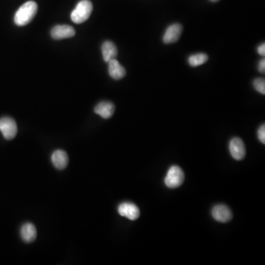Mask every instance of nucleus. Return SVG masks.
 Segmentation results:
<instances>
[{
	"mask_svg": "<svg viewBox=\"0 0 265 265\" xmlns=\"http://www.w3.org/2000/svg\"><path fill=\"white\" fill-rule=\"evenodd\" d=\"M38 4L34 1H28L22 4L16 11L14 22L18 26H25L29 24L36 14Z\"/></svg>",
	"mask_w": 265,
	"mask_h": 265,
	"instance_id": "obj_1",
	"label": "nucleus"
},
{
	"mask_svg": "<svg viewBox=\"0 0 265 265\" xmlns=\"http://www.w3.org/2000/svg\"><path fill=\"white\" fill-rule=\"evenodd\" d=\"M93 4L89 0H81L77 3L71 13V19L74 23L81 24L86 22L92 14Z\"/></svg>",
	"mask_w": 265,
	"mask_h": 265,
	"instance_id": "obj_2",
	"label": "nucleus"
},
{
	"mask_svg": "<svg viewBox=\"0 0 265 265\" xmlns=\"http://www.w3.org/2000/svg\"><path fill=\"white\" fill-rule=\"evenodd\" d=\"M184 181V173L178 166L169 168L165 177V183L168 188L175 189L181 187Z\"/></svg>",
	"mask_w": 265,
	"mask_h": 265,
	"instance_id": "obj_3",
	"label": "nucleus"
},
{
	"mask_svg": "<svg viewBox=\"0 0 265 265\" xmlns=\"http://www.w3.org/2000/svg\"><path fill=\"white\" fill-rule=\"evenodd\" d=\"M0 132L5 139H13L18 132L17 125L15 120L8 117L0 119Z\"/></svg>",
	"mask_w": 265,
	"mask_h": 265,
	"instance_id": "obj_4",
	"label": "nucleus"
},
{
	"mask_svg": "<svg viewBox=\"0 0 265 265\" xmlns=\"http://www.w3.org/2000/svg\"><path fill=\"white\" fill-rule=\"evenodd\" d=\"M229 151L235 160H242L246 154V150H245V146L243 141L238 137L232 138L229 143Z\"/></svg>",
	"mask_w": 265,
	"mask_h": 265,
	"instance_id": "obj_5",
	"label": "nucleus"
},
{
	"mask_svg": "<svg viewBox=\"0 0 265 265\" xmlns=\"http://www.w3.org/2000/svg\"><path fill=\"white\" fill-rule=\"evenodd\" d=\"M211 214H212L213 218L216 221L223 223L231 221L233 217V214H232L230 208L227 205H223V204L215 205L212 208Z\"/></svg>",
	"mask_w": 265,
	"mask_h": 265,
	"instance_id": "obj_6",
	"label": "nucleus"
},
{
	"mask_svg": "<svg viewBox=\"0 0 265 265\" xmlns=\"http://www.w3.org/2000/svg\"><path fill=\"white\" fill-rule=\"evenodd\" d=\"M118 212L122 217H126L129 220H135L139 217V208L132 202H123L118 207Z\"/></svg>",
	"mask_w": 265,
	"mask_h": 265,
	"instance_id": "obj_7",
	"label": "nucleus"
},
{
	"mask_svg": "<svg viewBox=\"0 0 265 265\" xmlns=\"http://www.w3.org/2000/svg\"><path fill=\"white\" fill-rule=\"evenodd\" d=\"M183 28L180 24H172L166 28L165 35L163 36V41L165 44H172L178 41L181 33Z\"/></svg>",
	"mask_w": 265,
	"mask_h": 265,
	"instance_id": "obj_8",
	"label": "nucleus"
},
{
	"mask_svg": "<svg viewBox=\"0 0 265 265\" xmlns=\"http://www.w3.org/2000/svg\"><path fill=\"white\" fill-rule=\"evenodd\" d=\"M75 35V30L69 25H56L52 29L51 35L56 40L69 38Z\"/></svg>",
	"mask_w": 265,
	"mask_h": 265,
	"instance_id": "obj_9",
	"label": "nucleus"
},
{
	"mask_svg": "<svg viewBox=\"0 0 265 265\" xmlns=\"http://www.w3.org/2000/svg\"><path fill=\"white\" fill-rule=\"evenodd\" d=\"M21 237L26 243H31L36 239L37 231L35 226L31 223H26L22 226L20 230Z\"/></svg>",
	"mask_w": 265,
	"mask_h": 265,
	"instance_id": "obj_10",
	"label": "nucleus"
},
{
	"mask_svg": "<svg viewBox=\"0 0 265 265\" xmlns=\"http://www.w3.org/2000/svg\"><path fill=\"white\" fill-rule=\"evenodd\" d=\"M52 162L56 169H65L68 163V155L62 150H57L53 152L51 156Z\"/></svg>",
	"mask_w": 265,
	"mask_h": 265,
	"instance_id": "obj_11",
	"label": "nucleus"
},
{
	"mask_svg": "<svg viewBox=\"0 0 265 265\" xmlns=\"http://www.w3.org/2000/svg\"><path fill=\"white\" fill-rule=\"evenodd\" d=\"M115 111L114 104L108 101L99 102L95 108V112L104 119H109L112 117Z\"/></svg>",
	"mask_w": 265,
	"mask_h": 265,
	"instance_id": "obj_12",
	"label": "nucleus"
},
{
	"mask_svg": "<svg viewBox=\"0 0 265 265\" xmlns=\"http://www.w3.org/2000/svg\"><path fill=\"white\" fill-rule=\"evenodd\" d=\"M108 73L114 80H120L126 76V71L115 59L108 62Z\"/></svg>",
	"mask_w": 265,
	"mask_h": 265,
	"instance_id": "obj_13",
	"label": "nucleus"
},
{
	"mask_svg": "<svg viewBox=\"0 0 265 265\" xmlns=\"http://www.w3.org/2000/svg\"><path fill=\"white\" fill-rule=\"evenodd\" d=\"M102 53L104 61L107 63L115 59L117 56V48L112 41H106L102 44Z\"/></svg>",
	"mask_w": 265,
	"mask_h": 265,
	"instance_id": "obj_14",
	"label": "nucleus"
},
{
	"mask_svg": "<svg viewBox=\"0 0 265 265\" xmlns=\"http://www.w3.org/2000/svg\"><path fill=\"white\" fill-rule=\"evenodd\" d=\"M208 59V56L205 53H198L189 57V65L193 67L199 66L205 64Z\"/></svg>",
	"mask_w": 265,
	"mask_h": 265,
	"instance_id": "obj_15",
	"label": "nucleus"
},
{
	"mask_svg": "<svg viewBox=\"0 0 265 265\" xmlns=\"http://www.w3.org/2000/svg\"><path fill=\"white\" fill-rule=\"evenodd\" d=\"M254 89L260 93L265 95V80L264 78H257L254 81Z\"/></svg>",
	"mask_w": 265,
	"mask_h": 265,
	"instance_id": "obj_16",
	"label": "nucleus"
},
{
	"mask_svg": "<svg viewBox=\"0 0 265 265\" xmlns=\"http://www.w3.org/2000/svg\"><path fill=\"white\" fill-rule=\"evenodd\" d=\"M258 138L263 144H265V124L260 126L258 130Z\"/></svg>",
	"mask_w": 265,
	"mask_h": 265,
	"instance_id": "obj_17",
	"label": "nucleus"
},
{
	"mask_svg": "<svg viewBox=\"0 0 265 265\" xmlns=\"http://www.w3.org/2000/svg\"><path fill=\"white\" fill-rule=\"evenodd\" d=\"M259 54L262 56H265V43L262 44L261 45L259 46L258 49H257Z\"/></svg>",
	"mask_w": 265,
	"mask_h": 265,
	"instance_id": "obj_18",
	"label": "nucleus"
},
{
	"mask_svg": "<svg viewBox=\"0 0 265 265\" xmlns=\"http://www.w3.org/2000/svg\"><path fill=\"white\" fill-rule=\"evenodd\" d=\"M259 71L261 73H265V60L263 59V60L260 61V63H259L258 66Z\"/></svg>",
	"mask_w": 265,
	"mask_h": 265,
	"instance_id": "obj_19",
	"label": "nucleus"
},
{
	"mask_svg": "<svg viewBox=\"0 0 265 265\" xmlns=\"http://www.w3.org/2000/svg\"><path fill=\"white\" fill-rule=\"evenodd\" d=\"M210 1H212V2H217L219 0H210Z\"/></svg>",
	"mask_w": 265,
	"mask_h": 265,
	"instance_id": "obj_20",
	"label": "nucleus"
}]
</instances>
